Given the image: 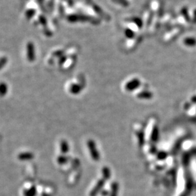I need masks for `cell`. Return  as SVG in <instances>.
<instances>
[{
    "instance_id": "4fadbf2b",
    "label": "cell",
    "mask_w": 196,
    "mask_h": 196,
    "mask_svg": "<svg viewBox=\"0 0 196 196\" xmlns=\"http://www.w3.org/2000/svg\"><path fill=\"white\" fill-rule=\"evenodd\" d=\"M39 21L43 26H45L47 24V19L44 16H40L39 17Z\"/></svg>"
},
{
    "instance_id": "7a4b0ae2",
    "label": "cell",
    "mask_w": 196,
    "mask_h": 196,
    "mask_svg": "<svg viewBox=\"0 0 196 196\" xmlns=\"http://www.w3.org/2000/svg\"><path fill=\"white\" fill-rule=\"evenodd\" d=\"M143 38V36L141 34L136 35L135 37H134L132 39H128V40L126 42V47L128 49H131L135 48L139 43L141 41Z\"/></svg>"
},
{
    "instance_id": "5bb4252c",
    "label": "cell",
    "mask_w": 196,
    "mask_h": 196,
    "mask_svg": "<svg viewBox=\"0 0 196 196\" xmlns=\"http://www.w3.org/2000/svg\"><path fill=\"white\" fill-rule=\"evenodd\" d=\"M87 1H89V2H90V1H91V0H87Z\"/></svg>"
},
{
    "instance_id": "277c9868",
    "label": "cell",
    "mask_w": 196,
    "mask_h": 196,
    "mask_svg": "<svg viewBox=\"0 0 196 196\" xmlns=\"http://www.w3.org/2000/svg\"><path fill=\"white\" fill-rule=\"evenodd\" d=\"M150 9L152 12L155 13V14L160 15L161 12V4L158 0H153L150 4Z\"/></svg>"
},
{
    "instance_id": "ba28073f",
    "label": "cell",
    "mask_w": 196,
    "mask_h": 196,
    "mask_svg": "<svg viewBox=\"0 0 196 196\" xmlns=\"http://www.w3.org/2000/svg\"><path fill=\"white\" fill-rule=\"evenodd\" d=\"M171 15H169V14H166V16H164V17H163L161 19V24L165 26L166 24L169 23L171 22Z\"/></svg>"
},
{
    "instance_id": "8992f818",
    "label": "cell",
    "mask_w": 196,
    "mask_h": 196,
    "mask_svg": "<svg viewBox=\"0 0 196 196\" xmlns=\"http://www.w3.org/2000/svg\"><path fill=\"white\" fill-rule=\"evenodd\" d=\"M104 185V181H99V182L98 183V184L96 185V186L93 188V190L92 191V192L90 194L91 196H96L97 194H98V192L101 191V188H102L103 186Z\"/></svg>"
},
{
    "instance_id": "8fae6325",
    "label": "cell",
    "mask_w": 196,
    "mask_h": 196,
    "mask_svg": "<svg viewBox=\"0 0 196 196\" xmlns=\"http://www.w3.org/2000/svg\"><path fill=\"white\" fill-rule=\"evenodd\" d=\"M117 191H118V185L117 184H113L112 185V190L110 196H117Z\"/></svg>"
},
{
    "instance_id": "52a82bcc",
    "label": "cell",
    "mask_w": 196,
    "mask_h": 196,
    "mask_svg": "<svg viewBox=\"0 0 196 196\" xmlns=\"http://www.w3.org/2000/svg\"><path fill=\"white\" fill-rule=\"evenodd\" d=\"M183 41L185 45L188 47H194L196 45V39L193 37H187Z\"/></svg>"
},
{
    "instance_id": "5b68a950",
    "label": "cell",
    "mask_w": 196,
    "mask_h": 196,
    "mask_svg": "<svg viewBox=\"0 0 196 196\" xmlns=\"http://www.w3.org/2000/svg\"><path fill=\"white\" fill-rule=\"evenodd\" d=\"M34 47L32 42H29L27 44V55L30 61H33L35 57Z\"/></svg>"
},
{
    "instance_id": "9c48e42d",
    "label": "cell",
    "mask_w": 196,
    "mask_h": 196,
    "mask_svg": "<svg viewBox=\"0 0 196 196\" xmlns=\"http://www.w3.org/2000/svg\"><path fill=\"white\" fill-rule=\"evenodd\" d=\"M125 35L128 39H132L136 36L135 33L128 28H127L125 31Z\"/></svg>"
},
{
    "instance_id": "30bf717a",
    "label": "cell",
    "mask_w": 196,
    "mask_h": 196,
    "mask_svg": "<svg viewBox=\"0 0 196 196\" xmlns=\"http://www.w3.org/2000/svg\"><path fill=\"white\" fill-rule=\"evenodd\" d=\"M35 13H36V11H35V10H34V9H30V10H28L26 12V18L28 19H31V18L34 16Z\"/></svg>"
},
{
    "instance_id": "3957f363",
    "label": "cell",
    "mask_w": 196,
    "mask_h": 196,
    "mask_svg": "<svg viewBox=\"0 0 196 196\" xmlns=\"http://www.w3.org/2000/svg\"><path fill=\"white\" fill-rule=\"evenodd\" d=\"M153 15H152V11L150 9H145L143 12V26H149L151 19L153 18Z\"/></svg>"
},
{
    "instance_id": "6da1fadb",
    "label": "cell",
    "mask_w": 196,
    "mask_h": 196,
    "mask_svg": "<svg viewBox=\"0 0 196 196\" xmlns=\"http://www.w3.org/2000/svg\"><path fill=\"white\" fill-rule=\"evenodd\" d=\"M180 32H181V29L180 27L174 28L164 35L163 40L166 42H169L175 38V37L178 36Z\"/></svg>"
},
{
    "instance_id": "7c38bea8",
    "label": "cell",
    "mask_w": 196,
    "mask_h": 196,
    "mask_svg": "<svg viewBox=\"0 0 196 196\" xmlns=\"http://www.w3.org/2000/svg\"><path fill=\"white\" fill-rule=\"evenodd\" d=\"M113 2H114L115 3H117L122 6H127L129 5V3L126 1V0H112Z\"/></svg>"
}]
</instances>
